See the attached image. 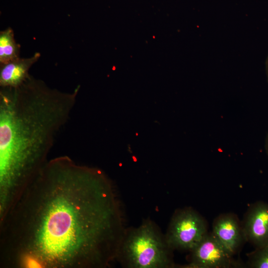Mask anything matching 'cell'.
Listing matches in <instances>:
<instances>
[{
	"instance_id": "1",
	"label": "cell",
	"mask_w": 268,
	"mask_h": 268,
	"mask_svg": "<svg viewBox=\"0 0 268 268\" xmlns=\"http://www.w3.org/2000/svg\"><path fill=\"white\" fill-rule=\"evenodd\" d=\"M120 202L101 170L66 155L48 161L0 220L2 266H110L127 230Z\"/></svg>"
},
{
	"instance_id": "2",
	"label": "cell",
	"mask_w": 268,
	"mask_h": 268,
	"mask_svg": "<svg viewBox=\"0 0 268 268\" xmlns=\"http://www.w3.org/2000/svg\"><path fill=\"white\" fill-rule=\"evenodd\" d=\"M48 86L30 75L0 89V218L48 162L55 137L69 119L79 90Z\"/></svg>"
},
{
	"instance_id": "3",
	"label": "cell",
	"mask_w": 268,
	"mask_h": 268,
	"mask_svg": "<svg viewBox=\"0 0 268 268\" xmlns=\"http://www.w3.org/2000/svg\"><path fill=\"white\" fill-rule=\"evenodd\" d=\"M172 250L151 220H144L136 228L127 229L117 261L128 268H169L174 266Z\"/></svg>"
},
{
	"instance_id": "4",
	"label": "cell",
	"mask_w": 268,
	"mask_h": 268,
	"mask_svg": "<svg viewBox=\"0 0 268 268\" xmlns=\"http://www.w3.org/2000/svg\"><path fill=\"white\" fill-rule=\"evenodd\" d=\"M204 218L190 207L176 210L173 215L165 238L172 251H191L207 232Z\"/></svg>"
},
{
	"instance_id": "5",
	"label": "cell",
	"mask_w": 268,
	"mask_h": 268,
	"mask_svg": "<svg viewBox=\"0 0 268 268\" xmlns=\"http://www.w3.org/2000/svg\"><path fill=\"white\" fill-rule=\"evenodd\" d=\"M190 252V263L185 268H230L241 266L212 231L207 232Z\"/></svg>"
},
{
	"instance_id": "6",
	"label": "cell",
	"mask_w": 268,
	"mask_h": 268,
	"mask_svg": "<svg viewBox=\"0 0 268 268\" xmlns=\"http://www.w3.org/2000/svg\"><path fill=\"white\" fill-rule=\"evenodd\" d=\"M242 225L246 241L255 249L268 245V203L259 201L251 204Z\"/></svg>"
},
{
	"instance_id": "7",
	"label": "cell",
	"mask_w": 268,
	"mask_h": 268,
	"mask_svg": "<svg viewBox=\"0 0 268 268\" xmlns=\"http://www.w3.org/2000/svg\"><path fill=\"white\" fill-rule=\"evenodd\" d=\"M212 232L234 256L246 241L242 225L233 213L222 214L216 217L213 222Z\"/></svg>"
},
{
	"instance_id": "8",
	"label": "cell",
	"mask_w": 268,
	"mask_h": 268,
	"mask_svg": "<svg viewBox=\"0 0 268 268\" xmlns=\"http://www.w3.org/2000/svg\"><path fill=\"white\" fill-rule=\"evenodd\" d=\"M41 57L39 52L29 58H19L0 66V87H16L30 76L29 70Z\"/></svg>"
},
{
	"instance_id": "9",
	"label": "cell",
	"mask_w": 268,
	"mask_h": 268,
	"mask_svg": "<svg viewBox=\"0 0 268 268\" xmlns=\"http://www.w3.org/2000/svg\"><path fill=\"white\" fill-rule=\"evenodd\" d=\"M20 45L16 43L13 29L8 27L0 32V65L20 58Z\"/></svg>"
},
{
	"instance_id": "10",
	"label": "cell",
	"mask_w": 268,
	"mask_h": 268,
	"mask_svg": "<svg viewBox=\"0 0 268 268\" xmlns=\"http://www.w3.org/2000/svg\"><path fill=\"white\" fill-rule=\"evenodd\" d=\"M248 263L252 268H268V245L256 248L248 254Z\"/></svg>"
},
{
	"instance_id": "11",
	"label": "cell",
	"mask_w": 268,
	"mask_h": 268,
	"mask_svg": "<svg viewBox=\"0 0 268 268\" xmlns=\"http://www.w3.org/2000/svg\"><path fill=\"white\" fill-rule=\"evenodd\" d=\"M265 147H266V150L267 153V154L268 155V133L267 134V135L266 138Z\"/></svg>"
},
{
	"instance_id": "12",
	"label": "cell",
	"mask_w": 268,
	"mask_h": 268,
	"mask_svg": "<svg viewBox=\"0 0 268 268\" xmlns=\"http://www.w3.org/2000/svg\"><path fill=\"white\" fill-rule=\"evenodd\" d=\"M266 72H267V75L268 81V57L266 61Z\"/></svg>"
}]
</instances>
